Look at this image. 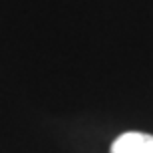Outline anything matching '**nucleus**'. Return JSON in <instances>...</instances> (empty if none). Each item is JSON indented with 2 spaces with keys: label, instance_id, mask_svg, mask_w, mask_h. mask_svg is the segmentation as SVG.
<instances>
[{
  "label": "nucleus",
  "instance_id": "obj_1",
  "mask_svg": "<svg viewBox=\"0 0 153 153\" xmlns=\"http://www.w3.org/2000/svg\"><path fill=\"white\" fill-rule=\"evenodd\" d=\"M111 153H153V135L127 131L114 141Z\"/></svg>",
  "mask_w": 153,
  "mask_h": 153
}]
</instances>
